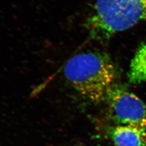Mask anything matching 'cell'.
Here are the masks:
<instances>
[{
    "instance_id": "cell-5",
    "label": "cell",
    "mask_w": 146,
    "mask_h": 146,
    "mask_svg": "<svg viewBox=\"0 0 146 146\" xmlns=\"http://www.w3.org/2000/svg\"><path fill=\"white\" fill-rule=\"evenodd\" d=\"M128 78L131 84L146 82V41L140 46L133 58Z\"/></svg>"
},
{
    "instance_id": "cell-3",
    "label": "cell",
    "mask_w": 146,
    "mask_h": 146,
    "mask_svg": "<svg viewBox=\"0 0 146 146\" xmlns=\"http://www.w3.org/2000/svg\"><path fill=\"white\" fill-rule=\"evenodd\" d=\"M110 114L116 125L146 130V104L135 94L115 85L107 95Z\"/></svg>"
},
{
    "instance_id": "cell-2",
    "label": "cell",
    "mask_w": 146,
    "mask_h": 146,
    "mask_svg": "<svg viewBox=\"0 0 146 146\" xmlns=\"http://www.w3.org/2000/svg\"><path fill=\"white\" fill-rule=\"evenodd\" d=\"M146 20V0H95L86 23L90 37L107 41Z\"/></svg>"
},
{
    "instance_id": "cell-4",
    "label": "cell",
    "mask_w": 146,
    "mask_h": 146,
    "mask_svg": "<svg viewBox=\"0 0 146 146\" xmlns=\"http://www.w3.org/2000/svg\"><path fill=\"white\" fill-rule=\"evenodd\" d=\"M110 137L116 146H146V130L131 125L110 127Z\"/></svg>"
},
{
    "instance_id": "cell-1",
    "label": "cell",
    "mask_w": 146,
    "mask_h": 146,
    "mask_svg": "<svg viewBox=\"0 0 146 146\" xmlns=\"http://www.w3.org/2000/svg\"><path fill=\"white\" fill-rule=\"evenodd\" d=\"M64 74L76 91L95 102L106 101L117 78L116 68L109 55L96 52L74 56L66 64Z\"/></svg>"
}]
</instances>
